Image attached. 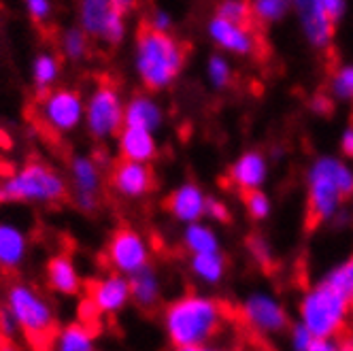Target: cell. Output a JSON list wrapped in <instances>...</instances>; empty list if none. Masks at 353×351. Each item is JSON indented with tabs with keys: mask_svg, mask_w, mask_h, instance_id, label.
Returning a JSON list of instances; mask_svg holds the SVG:
<instances>
[{
	"mask_svg": "<svg viewBox=\"0 0 353 351\" xmlns=\"http://www.w3.org/2000/svg\"><path fill=\"white\" fill-rule=\"evenodd\" d=\"M321 7H323V11H325L327 17H330L334 23H339L341 17L345 15L347 0H321Z\"/></svg>",
	"mask_w": 353,
	"mask_h": 351,
	"instance_id": "cell-41",
	"label": "cell"
},
{
	"mask_svg": "<svg viewBox=\"0 0 353 351\" xmlns=\"http://www.w3.org/2000/svg\"><path fill=\"white\" fill-rule=\"evenodd\" d=\"M207 32L221 52H228L234 56H256L262 49L256 23H239L215 15L209 21Z\"/></svg>",
	"mask_w": 353,
	"mask_h": 351,
	"instance_id": "cell-12",
	"label": "cell"
},
{
	"mask_svg": "<svg viewBox=\"0 0 353 351\" xmlns=\"http://www.w3.org/2000/svg\"><path fill=\"white\" fill-rule=\"evenodd\" d=\"M341 149L347 158H353V126H349L341 137Z\"/></svg>",
	"mask_w": 353,
	"mask_h": 351,
	"instance_id": "cell-43",
	"label": "cell"
},
{
	"mask_svg": "<svg viewBox=\"0 0 353 351\" xmlns=\"http://www.w3.org/2000/svg\"><path fill=\"white\" fill-rule=\"evenodd\" d=\"M207 196L196 183H181L166 196V211L181 223L200 221L205 217Z\"/></svg>",
	"mask_w": 353,
	"mask_h": 351,
	"instance_id": "cell-16",
	"label": "cell"
},
{
	"mask_svg": "<svg viewBox=\"0 0 353 351\" xmlns=\"http://www.w3.org/2000/svg\"><path fill=\"white\" fill-rule=\"evenodd\" d=\"M88 298L100 315H117L132 300L130 279L117 270L105 274V277L92 279L88 283Z\"/></svg>",
	"mask_w": 353,
	"mask_h": 351,
	"instance_id": "cell-13",
	"label": "cell"
},
{
	"mask_svg": "<svg viewBox=\"0 0 353 351\" xmlns=\"http://www.w3.org/2000/svg\"><path fill=\"white\" fill-rule=\"evenodd\" d=\"M54 349L58 351H92L96 347V330L92 323L72 321L58 328L54 337Z\"/></svg>",
	"mask_w": 353,
	"mask_h": 351,
	"instance_id": "cell-23",
	"label": "cell"
},
{
	"mask_svg": "<svg viewBox=\"0 0 353 351\" xmlns=\"http://www.w3.org/2000/svg\"><path fill=\"white\" fill-rule=\"evenodd\" d=\"M339 347H341V349H349V351H353V323H351L349 328L341 334V339H339Z\"/></svg>",
	"mask_w": 353,
	"mask_h": 351,
	"instance_id": "cell-45",
	"label": "cell"
},
{
	"mask_svg": "<svg viewBox=\"0 0 353 351\" xmlns=\"http://www.w3.org/2000/svg\"><path fill=\"white\" fill-rule=\"evenodd\" d=\"M249 249H251V254H254V258H256L258 262L268 264L270 254H268V247H266V243H264L262 239H258V237L251 239V241H249Z\"/></svg>",
	"mask_w": 353,
	"mask_h": 351,
	"instance_id": "cell-42",
	"label": "cell"
},
{
	"mask_svg": "<svg viewBox=\"0 0 353 351\" xmlns=\"http://www.w3.org/2000/svg\"><path fill=\"white\" fill-rule=\"evenodd\" d=\"M230 311L217 298L183 294L164 309L162 325L168 343L181 351H203L219 339Z\"/></svg>",
	"mask_w": 353,
	"mask_h": 351,
	"instance_id": "cell-1",
	"label": "cell"
},
{
	"mask_svg": "<svg viewBox=\"0 0 353 351\" xmlns=\"http://www.w3.org/2000/svg\"><path fill=\"white\" fill-rule=\"evenodd\" d=\"M183 245L192 256L219 252V237L211 225H207L203 221H192V223H185Z\"/></svg>",
	"mask_w": 353,
	"mask_h": 351,
	"instance_id": "cell-27",
	"label": "cell"
},
{
	"mask_svg": "<svg viewBox=\"0 0 353 351\" xmlns=\"http://www.w3.org/2000/svg\"><path fill=\"white\" fill-rule=\"evenodd\" d=\"M130 294H132V303H137V307L141 309H154L160 303L162 296V281L158 270L147 264L145 268L137 270L134 274H130Z\"/></svg>",
	"mask_w": 353,
	"mask_h": 351,
	"instance_id": "cell-22",
	"label": "cell"
},
{
	"mask_svg": "<svg viewBox=\"0 0 353 351\" xmlns=\"http://www.w3.org/2000/svg\"><path fill=\"white\" fill-rule=\"evenodd\" d=\"M111 11H113L111 0H79V26L90 37L100 39Z\"/></svg>",
	"mask_w": 353,
	"mask_h": 351,
	"instance_id": "cell-26",
	"label": "cell"
},
{
	"mask_svg": "<svg viewBox=\"0 0 353 351\" xmlns=\"http://www.w3.org/2000/svg\"><path fill=\"white\" fill-rule=\"evenodd\" d=\"M90 49V34L81 26H72L66 28L60 37V52L66 60L70 62H79L85 58Z\"/></svg>",
	"mask_w": 353,
	"mask_h": 351,
	"instance_id": "cell-29",
	"label": "cell"
},
{
	"mask_svg": "<svg viewBox=\"0 0 353 351\" xmlns=\"http://www.w3.org/2000/svg\"><path fill=\"white\" fill-rule=\"evenodd\" d=\"M23 7H26L28 17L34 23H39V26L47 23L49 17H52V13H54V3H52V0H23Z\"/></svg>",
	"mask_w": 353,
	"mask_h": 351,
	"instance_id": "cell-37",
	"label": "cell"
},
{
	"mask_svg": "<svg viewBox=\"0 0 353 351\" xmlns=\"http://www.w3.org/2000/svg\"><path fill=\"white\" fill-rule=\"evenodd\" d=\"M239 321L249 332L262 339L279 337L290 328V317L283 305L268 294H251L239 307Z\"/></svg>",
	"mask_w": 353,
	"mask_h": 351,
	"instance_id": "cell-9",
	"label": "cell"
},
{
	"mask_svg": "<svg viewBox=\"0 0 353 351\" xmlns=\"http://www.w3.org/2000/svg\"><path fill=\"white\" fill-rule=\"evenodd\" d=\"M323 281L347 296H353V256L341 262L339 266H334L323 277Z\"/></svg>",
	"mask_w": 353,
	"mask_h": 351,
	"instance_id": "cell-34",
	"label": "cell"
},
{
	"mask_svg": "<svg viewBox=\"0 0 353 351\" xmlns=\"http://www.w3.org/2000/svg\"><path fill=\"white\" fill-rule=\"evenodd\" d=\"M298 319L313 334L339 341L353 319L351 296L321 281L302 294L298 303Z\"/></svg>",
	"mask_w": 353,
	"mask_h": 351,
	"instance_id": "cell-5",
	"label": "cell"
},
{
	"mask_svg": "<svg viewBox=\"0 0 353 351\" xmlns=\"http://www.w3.org/2000/svg\"><path fill=\"white\" fill-rule=\"evenodd\" d=\"M164 123V109L154 96L134 94L123 105V126H134L156 132Z\"/></svg>",
	"mask_w": 353,
	"mask_h": 351,
	"instance_id": "cell-20",
	"label": "cell"
},
{
	"mask_svg": "<svg viewBox=\"0 0 353 351\" xmlns=\"http://www.w3.org/2000/svg\"><path fill=\"white\" fill-rule=\"evenodd\" d=\"M70 198L81 213H96L103 198V174L100 164L92 156H72L70 158Z\"/></svg>",
	"mask_w": 353,
	"mask_h": 351,
	"instance_id": "cell-11",
	"label": "cell"
},
{
	"mask_svg": "<svg viewBox=\"0 0 353 351\" xmlns=\"http://www.w3.org/2000/svg\"><path fill=\"white\" fill-rule=\"evenodd\" d=\"M290 341H292V347L300 349V351H334V349H341L339 341L317 337L309 328H305L300 321L290 328Z\"/></svg>",
	"mask_w": 353,
	"mask_h": 351,
	"instance_id": "cell-28",
	"label": "cell"
},
{
	"mask_svg": "<svg viewBox=\"0 0 353 351\" xmlns=\"http://www.w3.org/2000/svg\"><path fill=\"white\" fill-rule=\"evenodd\" d=\"M243 205H245V211L251 219H266L270 215V198L258 188V190H249V192H243Z\"/></svg>",
	"mask_w": 353,
	"mask_h": 351,
	"instance_id": "cell-35",
	"label": "cell"
},
{
	"mask_svg": "<svg viewBox=\"0 0 353 351\" xmlns=\"http://www.w3.org/2000/svg\"><path fill=\"white\" fill-rule=\"evenodd\" d=\"M47 285L60 296H77L83 288L79 268L70 254H56L47 260Z\"/></svg>",
	"mask_w": 353,
	"mask_h": 351,
	"instance_id": "cell-17",
	"label": "cell"
},
{
	"mask_svg": "<svg viewBox=\"0 0 353 351\" xmlns=\"http://www.w3.org/2000/svg\"><path fill=\"white\" fill-rule=\"evenodd\" d=\"M225 258L221 252H209V254H194L190 260V270L194 277L205 285H217L225 277Z\"/></svg>",
	"mask_w": 353,
	"mask_h": 351,
	"instance_id": "cell-25",
	"label": "cell"
},
{
	"mask_svg": "<svg viewBox=\"0 0 353 351\" xmlns=\"http://www.w3.org/2000/svg\"><path fill=\"white\" fill-rule=\"evenodd\" d=\"M117 152L125 160L151 164L158 156L156 132L145 130V128H134V126H123L117 132Z\"/></svg>",
	"mask_w": 353,
	"mask_h": 351,
	"instance_id": "cell-18",
	"label": "cell"
},
{
	"mask_svg": "<svg viewBox=\"0 0 353 351\" xmlns=\"http://www.w3.org/2000/svg\"><path fill=\"white\" fill-rule=\"evenodd\" d=\"M351 305H353V296H351Z\"/></svg>",
	"mask_w": 353,
	"mask_h": 351,
	"instance_id": "cell-46",
	"label": "cell"
},
{
	"mask_svg": "<svg viewBox=\"0 0 353 351\" xmlns=\"http://www.w3.org/2000/svg\"><path fill=\"white\" fill-rule=\"evenodd\" d=\"M125 30H128V28H125V15H121L119 11L113 9L111 15L105 21V28H103V34H100V39H103L111 47H117V45L123 43Z\"/></svg>",
	"mask_w": 353,
	"mask_h": 351,
	"instance_id": "cell-36",
	"label": "cell"
},
{
	"mask_svg": "<svg viewBox=\"0 0 353 351\" xmlns=\"http://www.w3.org/2000/svg\"><path fill=\"white\" fill-rule=\"evenodd\" d=\"M207 79L215 90H223V88L230 86L232 66L221 54H215V56L209 58V62H207Z\"/></svg>",
	"mask_w": 353,
	"mask_h": 351,
	"instance_id": "cell-33",
	"label": "cell"
},
{
	"mask_svg": "<svg viewBox=\"0 0 353 351\" xmlns=\"http://www.w3.org/2000/svg\"><path fill=\"white\" fill-rule=\"evenodd\" d=\"M258 23H274L292 9V0H249Z\"/></svg>",
	"mask_w": 353,
	"mask_h": 351,
	"instance_id": "cell-30",
	"label": "cell"
},
{
	"mask_svg": "<svg viewBox=\"0 0 353 351\" xmlns=\"http://www.w3.org/2000/svg\"><path fill=\"white\" fill-rule=\"evenodd\" d=\"M111 5L121 15H128V13H132L137 9V0H111Z\"/></svg>",
	"mask_w": 353,
	"mask_h": 351,
	"instance_id": "cell-44",
	"label": "cell"
},
{
	"mask_svg": "<svg viewBox=\"0 0 353 351\" xmlns=\"http://www.w3.org/2000/svg\"><path fill=\"white\" fill-rule=\"evenodd\" d=\"M5 305L15 315L19 332L30 347L45 349L54 345V337L58 332L56 313L49 300L37 288L28 283H13L7 290Z\"/></svg>",
	"mask_w": 353,
	"mask_h": 351,
	"instance_id": "cell-6",
	"label": "cell"
},
{
	"mask_svg": "<svg viewBox=\"0 0 353 351\" xmlns=\"http://www.w3.org/2000/svg\"><path fill=\"white\" fill-rule=\"evenodd\" d=\"M105 258L111 270L130 277L137 270L145 268L151 260V249L145 237L134 228H117L105 249Z\"/></svg>",
	"mask_w": 353,
	"mask_h": 351,
	"instance_id": "cell-10",
	"label": "cell"
},
{
	"mask_svg": "<svg viewBox=\"0 0 353 351\" xmlns=\"http://www.w3.org/2000/svg\"><path fill=\"white\" fill-rule=\"evenodd\" d=\"M330 96L341 103H353V64H345L332 70Z\"/></svg>",
	"mask_w": 353,
	"mask_h": 351,
	"instance_id": "cell-31",
	"label": "cell"
},
{
	"mask_svg": "<svg viewBox=\"0 0 353 351\" xmlns=\"http://www.w3.org/2000/svg\"><path fill=\"white\" fill-rule=\"evenodd\" d=\"M156 185V174L149 162L121 158L111 170V188L125 200H141Z\"/></svg>",
	"mask_w": 353,
	"mask_h": 351,
	"instance_id": "cell-14",
	"label": "cell"
},
{
	"mask_svg": "<svg viewBox=\"0 0 353 351\" xmlns=\"http://www.w3.org/2000/svg\"><path fill=\"white\" fill-rule=\"evenodd\" d=\"M351 196V168L330 156L317 158L307 174V223L311 228H319L321 223L332 221Z\"/></svg>",
	"mask_w": 353,
	"mask_h": 351,
	"instance_id": "cell-3",
	"label": "cell"
},
{
	"mask_svg": "<svg viewBox=\"0 0 353 351\" xmlns=\"http://www.w3.org/2000/svg\"><path fill=\"white\" fill-rule=\"evenodd\" d=\"M70 196L68 179L60 170L41 160L23 164L15 172L7 174L0 183L3 203H26V205H58Z\"/></svg>",
	"mask_w": 353,
	"mask_h": 351,
	"instance_id": "cell-4",
	"label": "cell"
},
{
	"mask_svg": "<svg viewBox=\"0 0 353 351\" xmlns=\"http://www.w3.org/2000/svg\"><path fill=\"white\" fill-rule=\"evenodd\" d=\"M39 115L45 126L56 134H70L85 117L83 96L72 88H54L39 98Z\"/></svg>",
	"mask_w": 353,
	"mask_h": 351,
	"instance_id": "cell-8",
	"label": "cell"
},
{
	"mask_svg": "<svg viewBox=\"0 0 353 351\" xmlns=\"http://www.w3.org/2000/svg\"><path fill=\"white\" fill-rule=\"evenodd\" d=\"M185 60L188 49L179 39L143 23L134 41V70L145 90H168L183 72Z\"/></svg>",
	"mask_w": 353,
	"mask_h": 351,
	"instance_id": "cell-2",
	"label": "cell"
},
{
	"mask_svg": "<svg viewBox=\"0 0 353 351\" xmlns=\"http://www.w3.org/2000/svg\"><path fill=\"white\" fill-rule=\"evenodd\" d=\"M28 234L17 223L0 221V268L17 270L28 258Z\"/></svg>",
	"mask_w": 353,
	"mask_h": 351,
	"instance_id": "cell-21",
	"label": "cell"
},
{
	"mask_svg": "<svg viewBox=\"0 0 353 351\" xmlns=\"http://www.w3.org/2000/svg\"><path fill=\"white\" fill-rule=\"evenodd\" d=\"M145 23H147L149 28H154V30L170 32V28H172V17H170V13L164 11V9H154V11L149 13V17H147Z\"/></svg>",
	"mask_w": 353,
	"mask_h": 351,
	"instance_id": "cell-40",
	"label": "cell"
},
{
	"mask_svg": "<svg viewBox=\"0 0 353 351\" xmlns=\"http://www.w3.org/2000/svg\"><path fill=\"white\" fill-rule=\"evenodd\" d=\"M19 332V323L15 319V315L11 313V309L5 305L0 307V341H13Z\"/></svg>",
	"mask_w": 353,
	"mask_h": 351,
	"instance_id": "cell-38",
	"label": "cell"
},
{
	"mask_svg": "<svg viewBox=\"0 0 353 351\" xmlns=\"http://www.w3.org/2000/svg\"><path fill=\"white\" fill-rule=\"evenodd\" d=\"M205 217L213 219V221H219V223H225L230 219V209L225 203L217 198H209L207 196V207H205Z\"/></svg>",
	"mask_w": 353,
	"mask_h": 351,
	"instance_id": "cell-39",
	"label": "cell"
},
{
	"mask_svg": "<svg viewBox=\"0 0 353 351\" xmlns=\"http://www.w3.org/2000/svg\"><path fill=\"white\" fill-rule=\"evenodd\" d=\"M292 9L296 11L305 39L315 49H327L334 39L336 23L325 15L321 0H292Z\"/></svg>",
	"mask_w": 353,
	"mask_h": 351,
	"instance_id": "cell-15",
	"label": "cell"
},
{
	"mask_svg": "<svg viewBox=\"0 0 353 351\" xmlns=\"http://www.w3.org/2000/svg\"><path fill=\"white\" fill-rule=\"evenodd\" d=\"M62 64L56 54H39L32 60V86H34V96L37 100L43 98L49 90H54V86L60 79Z\"/></svg>",
	"mask_w": 353,
	"mask_h": 351,
	"instance_id": "cell-24",
	"label": "cell"
},
{
	"mask_svg": "<svg viewBox=\"0 0 353 351\" xmlns=\"http://www.w3.org/2000/svg\"><path fill=\"white\" fill-rule=\"evenodd\" d=\"M123 100L117 88L100 83L85 100V130L94 141H109L123 128Z\"/></svg>",
	"mask_w": 353,
	"mask_h": 351,
	"instance_id": "cell-7",
	"label": "cell"
},
{
	"mask_svg": "<svg viewBox=\"0 0 353 351\" xmlns=\"http://www.w3.org/2000/svg\"><path fill=\"white\" fill-rule=\"evenodd\" d=\"M268 177V164L266 158L258 152H245L241 158H236L228 170L230 183L243 194L249 190H258L264 185Z\"/></svg>",
	"mask_w": 353,
	"mask_h": 351,
	"instance_id": "cell-19",
	"label": "cell"
},
{
	"mask_svg": "<svg viewBox=\"0 0 353 351\" xmlns=\"http://www.w3.org/2000/svg\"><path fill=\"white\" fill-rule=\"evenodd\" d=\"M215 15L230 19V21H239V23H258L254 17V11H251L249 0H221L217 5Z\"/></svg>",
	"mask_w": 353,
	"mask_h": 351,
	"instance_id": "cell-32",
	"label": "cell"
}]
</instances>
